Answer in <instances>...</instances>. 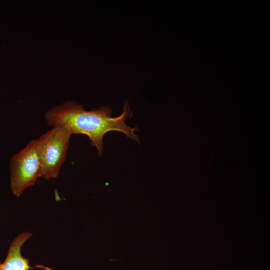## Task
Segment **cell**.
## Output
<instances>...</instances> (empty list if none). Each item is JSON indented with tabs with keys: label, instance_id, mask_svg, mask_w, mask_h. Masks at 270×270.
Here are the masks:
<instances>
[{
	"label": "cell",
	"instance_id": "6da1fadb",
	"mask_svg": "<svg viewBox=\"0 0 270 270\" xmlns=\"http://www.w3.org/2000/svg\"><path fill=\"white\" fill-rule=\"evenodd\" d=\"M112 110L108 106H102L91 110H86L84 107L74 102H66L55 106L48 111L45 120L52 127H62L72 134L86 135L92 146L96 147L98 154L104 151L103 138L110 131H118L124 134L130 138L139 142L136 134L135 128L125 123L130 118L132 112L126 102L122 114L118 116L112 117Z\"/></svg>",
	"mask_w": 270,
	"mask_h": 270
},
{
	"label": "cell",
	"instance_id": "7a4b0ae2",
	"mask_svg": "<svg viewBox=\"0 0 270 270\" xmlns=\"http://www.w3.org/2000/svg\"><path fill=\"white\" fill-rule=\"evenodd\" d=\"M72 134L66 128L54 126L36 140L41 166V176L56 178L64 162Z\"/></svg>",
	"mask_w": 270,
	"mask_h": 270
},
{
	"label": "cell",
	"instance_id": "3957f363",
	"mask_svg": "<svg viewBox=\"0 0 270 270\" xmlns=\"http://www.w3.org/2000/svg\"><path fill=\"white\" fill-rule=\"evenodd\" d=\"M10 169V190L18 197L41 176L42 166L36 140H32L12 157Z\"/></svg>",
	"mask_w": 270,
	"mask_h": 270
},
{
	"label": "cell",
	"instance_id": "277c9868",
	"mask_svg": "<svg viewBox=\"0 0 270 270\" xmlns=\"http://www.w3.org/2000/svg\"><path fill=\"white\" fill-rule=\"evenodd\" d=\"M32 234L24 232L18 234L12 242L4 262H0V270H29L33 268L29 260L21 254V248Z\"/></svg>",
	"mask_w": 270,
	"mask_h": 270
}]
</instances>
